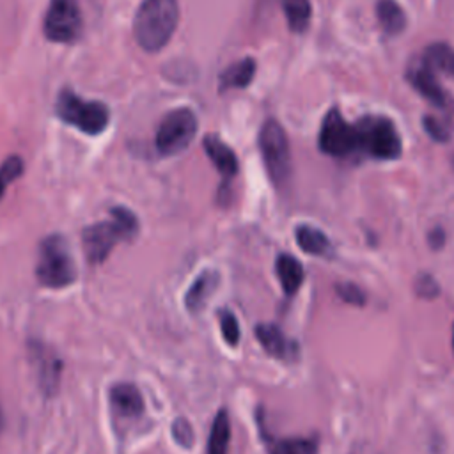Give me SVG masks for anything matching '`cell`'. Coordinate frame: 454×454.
I'll list each match as a JSON object with an SVG mask.
<instances>
[{"label":"cell","instance_id":"obj_1","mask_svg":"<svg viewBox=\"0 0 454 454\" xmlns=\"http://www.w3.org/2000/svg\"><path fill=\"white\" fill-rule=\"evenodd\" d=\"M179 21L177 0H144L135 14L133 34L145 51L161 50Z\"/></svg>","mask_w":454,"mask_h":454},{"label":"cell","instance_id":"obj_2","mask_svg":"<svg viewBox=\"0 0 454 454\" xmlns=\"http://www.w3.org/2000/svg\"><path fill=\"white\" fill-rule=\"evenodd\" d=\"M110 216L106 222L87 225L82 232L83 250L92 264L103 262L119 241L131 239L138 234V218L128 207L115 206L110 209Z\"/></svg>","mask_w":454,"mask_h":454},{"label":"cell","instance_id":"obj_3","mask_svg":"<svg viewBox=\"0 0 454 454\" xmlns=\"http://www.w3.org/2000/svg\"><path fill=\"white\" fill-rule=\"evenodd\" d=\"M35 277L41 286L62 289L74 282L76 266L64 236L51 234L39 245Z\"/></svg>","mask_w":454,"mask_h":454},{"label":"cell","instance_id":"obj_4","mask_svg":"<svg viewBox=\"0 0 454 454\" xmlns=\"http://www.w3.org/2000/svg\"><path fill=\"white\" fill-rule=\"evenodd\" d=\"M55 110L64 122L87 135H99L110 121V112L103 103L85 101L71 90H62L59 94Z\"/></svg>","mask_w":454,"mask_h":454},{"label":"cell","instance_id":"obj_5","mask_svg":"<svg viewBox=\"0 0 454 454\" xmlns=\"http://www.w3.org/2000/svg\"><path fill=\"white\" fill-rule=\"evenodd\" d=\"M259 149L271 181L280 186L291 172V153L284 128L277 121H266L259 131Z\"/></svg>","mask_w":454,"mask_h":454},{"label":"cell","instance_id":"obj_6","mask_svg":"<svg viewBox=\"0 0 454 454\" xmlns=\"http://www.w3.org/2000/svg\"><path fill=\"white\" fill-rule=\"evenodd\" d=\"M358 147L378 160H395L401 154V138L385 117H365L356 126Z\"/></svg>","mask_w":454,"mask_h":454},{"label":"cell","instance_id":"obj_7","mask_svg":"<svg viewBox=\"0 0 454 454\" xmlns=\"http://www.w3.org/2000/svg\"><path fill=\"white\" fill-rule=\"evenodd\" d=\"M197 133V117L188 108L172 110L163 117L156 131V149L172 156L184 151Z\"/></svg>","mask_w":454,"mask_h":454},{"label":"cell","instance_id":"obj_8","mask_svg":"<svg viewBox=\"0 0 454 454\" xmlns=\"http://www.w3.org/2000/svg\"><path fill=\"white\" fill-rule=\"evenodd\" d=\"M82 32V16L76 0H51L46 18L44 34L57 43H73Z\"/></svg>","mask_w":454,"mask_h":454},{"label":"cell","instance_id":"obj_9","mask_svg":"<svg viewBox=\"0 0 454 454\" xmlns=\"http://www.w3.org/2000/svg\"><path fill=\"white\" fill-rule=\"evenodd\" d=\"M319 147L330 156H348L358 149L356 128L348 124L337 110H330L319 131Z\"/></svg>","mask_w":454,"mask_h":454},{"label":"cell","instance_id":"obj_10","mask_svg":"<svg viewBox=\"0 0 454 454\" xmlns=\"http://www.w3.org/2000/svg\"><path fill=\"white\" fill-rule=\"evenodd\" d=\"M255 339L259 340L262 349L273 358L291 362L298 355V346L291 339H287L284 332L273 323H259L255 326Z\"/></svg>","mask_w":454,"mask_h":454},{"label":"cell","instance_id":"obj_11","mask_svg":"<svg viewBox=\"0 0 454 454\" xmlns=\"http://www.w3.org/2000/svg\"><path fill=\"white\" fill-rule=\"evenodd\" d=\"M408 78L411 85L434 106L438 108H449V96L443 92L436 80V71H433L424 60L417 62L410 67Z\"/></svg>","mask_w":454,"mask_h":454},{"label":"cell","instance_id":"obj_12","mask_svg":"<svg viewBox=\"0 0 454 454\" xmlns=\"http://www.w3.org/2000/svg\"><path fill=\"white\" fill-rule=\"evenodd\" d=\"M30 351H32V362L35 365L41 388L44 392H53L59 387L60 360L53 351H50L43 344H32Z\"/></svg>","mask_w":454,"mask_h":454},{"label":"cell","instance_id":"obj_13","mask_svg":"<svg viewBox=\"0 0 454 454\" xmlns=\"http://www.w3.org/2000/svg\"><path fill=\"white\" fill-rule=\"evenodd\" d=\"M220 284V275L215 270H204L188 287L184 294V305L190 312H200L207 300L215 294L216 287Z\"/></svg>","mask_w":454,"mask_h":454},{"label":"cell","instance_id":"obj_14","mask_svg":"<svg viewBox=\"0 0 454 454\" xmlns=\"http://www.w3.org/2000/svg\"><path fill=\"white\" fill-rule=\"evenodd\" d=\"M110 401L122 417L135 419L144 411V397L133 383H117L110 388Z\"/></svg>","mask_w":454,"mask_h":454},{"label":"cell","instance_id":"obj_15","mask_svg":"<svg viewBox=\"0 0 454 454\" xmlns=\"http://www.w3.org/2000/svg\"><path fill=\"white\" fill-rule=\"evenodd\" d=\"M204 151L216 167V170L223 176V179H231L238 174V158L222 138L207 135L204 138Z\"/></svg>","mask_w":454,"mask_h":454},{"label":"cell","instance_id":"obj_16","mask_svg":"<svg viewBox=\"0 0 454 454\" xmlns=\"http://www.w3.org/2000/svg\"><path fill=\"white\" fill-rule=\"evenodd\" d=\"M275 271H277V278H278L284 293L287 296L296 294V291L300 289V286L303 284V278H305L301 262L289 254H280L275 261Z\"/></svg>","mask_w":454,"mask_h":454},{"label":"cell","instance_id":"obj_17","mask_svg":"<svg viewBox=\"0 0 454 454\" xmlns=\"http://www.w3.org/2000/svg\"><path fill=\"white\" fill-rule=\"evenodd\" d=\"M294 238L298 247L309 255H326L332 250V243L328 236L312 225H298L294 231Z\"/></svg>","mask_w":454,"mask_h":454},{"label":"cell","instance_id":"obj_18","mask_svg":"<svg viewBox=\"0 0 454 454\" xmlns=\"http://www.w3.org/2000/svg\"><path fill=\"white\" fill-rule=\"evenodd\" d=\"M255 74V60L247 57L232 66H229L220 76V89H243L247 87Z\"/></svg>","mask_w":454,"mask_h":454},{"label":"cell","instance_id":"obj_19","mask_svg":"<svg viewBox=\"0 0 454 454\" xmlns=\"http://www.w3.org/2000/svg\"><path fill=\"white\" fill-rule=\"evenodd\" d=\"M231 442V422L227 410H218L207 438V454H227Z\"/></svg>","mask_w":454,"mask_h":454},{"label":"cell","instance_id":"obj_20","mask_svg":"<svg viewBox=\"0 0 454 454\" xmlns=\"http://www.w3.org/2000/svg\"><path fill=\"white\" fill-rule=\"evenodd\" d=\"M376 12H378V20L387 34L395 35V34L403 32L404 25H406V16L395 0H380L376 4Z\"/></svg>","mask_w":454,"mask_h":454},{"label":"cell","instance_id":"obj_21","mask_svg":"<svg viewBox=\"0 0 454 454\" xmlns=\"http://www.w3.org/2000/svg\"><path fill=\"white\" fill-rule=\"evenodd\" d=\"M270 454H317L316 438H278L273 440L268 447Z\"/></svg>","mask_w":454,"mask_h":454},{"label":"cell","instance_id":"obj_22","mask_svg":"<svg viewBox=\"0 0 454 454\" xmlns=\"http://www.w3.org/2000/svg\"><path fill=\"white\" fill-rule=\"evenodd\" d=\"M287 25L293 32H303L310 21V2L309 0H284L282 2Z\"/></svg>","mask_w":454,"mask_h":454},{"label":"cell","instance_id":"obj_23","mask_svg":"<svg viewBox=\"0 0 454 454\" xmlns=\"http://www.w3.org/2000/svg\"><path fill=\"white\" fill-rule=\"evenodd\" d=\"M218 323H220L223 340L232 348L238 346V342H239V325H238L236 316L229 309H222V310H218Z\"/></svg>","mask_w":454,"mask_h":454},{"label":"cell","instance_id":"obj_24","mask_svg":"<svg viewBox=\"0 0 454 454\" xmlns=\"http://www.w3.org/2000/svg\"><path fill=\"white\" fill-rule=\"evenodd\" d=\"M23 172V160L20 156H9L2 165H0V199L4 197L7 186L18 179Z\"/></svg>","mask_w":454,"mask_h":454},{"label":"cell","instance_id":"obj_25","mask_svg":"<svg viewBox=\"0 0 454 454\" xmlns=\"http://www.w3.org/2000/svg\"><path fill=\"white\" fill-rule=\"evenodd\" d=\"M172 436L184 449H190L193 445V442H195L193 427H192V424L184 417H179V419L174 420V424H172Z\"/></svg>","mask_w":454,"mask_h":454},{"label":"cell","instance_id":"obj_26","mask_svg":"<svg viewBox=\"0 0 454 454\" xmlns=\"http://www.w3.org/2000/svg\"><path fill=\"white\" fill-rule=\"evenodd\" d=\"M335 293L340 296V300H344L346 303H351V305H356V307H364L365 303V294L364 291L351 284V282H340L335 286Z\"/></svg>","mask_w":454,"mask_h":454},{"label":"cell","instance_id":"obj_27","mask_svg":"<svg viewBox=\"0 0 454 454\" xmlns=\"http://www.w3.org/2000/svg\"><path fill=\"white\" fill-rule=\"evenodd\" d=\"M424 126L427 129V133L438 140V142H445L450 137V126L445 121H438L436 117L429 115L424 119Z\"/></svg>","mask_w":454,"mask_h":454},{"label":"cell","instance_id":"obj_28","mask_svg":"<svg viewBox=\"0 0 454 454\" xmlns=\"http://www.w3.org/2000/svg\"><path fill=\"white\" fill-rule=\"evenodd\" d=\"M415 291L419 296L433 298L438 294V284L431 275H420L415 282Z\"/></svg>","mask_w":454,"mask_h":454},{"label":"cell","instance_id":"obj_29","mask_svg":"<svg viewBox=\"0 0 454 454\" xmlns=\"http://www.w3.org/2000/svg\"><path fill=\"white\" fill-rule=\"evenodd\" d=\"M443 71H447L449 74L454 76V51H450V55H449V59H447V62H445Z\"/></svg>","mask_w":454,"mask_h":454},{"label":"cell","instance_id":"obj_30","mask_svg":"<svg viewBox=\"0 0 454 454\" xmlns=\"http://www.w3.org/2000/svg\"><path fill=\"white\" fill-rule=\"evenodd\" d=\"M450 342H452V353H454V323H452V337H450Z\"/></svg>","mask_w":454,"mask_h":454},{"label":"cell","instance_id":"obj_31","mask_svg":"<svg viewBox=\"0 0 454 454\" xmlns=\"http://www.w3.org/2000/svg\"><path fill=\"white\" fill-rule=\"evenodd\" d=\"M2 426H4V415H2V410H0V431H2Z\"/></svg>","mask_w":454,"mask_h":454}]
</instances>
